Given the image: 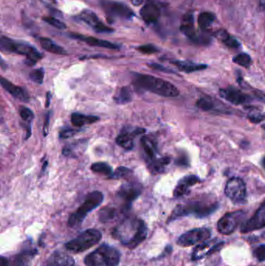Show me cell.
Returning a JSON list of instances; mask_svg holds the SVG:
<instances>
[{
	"label": "cell",
	"instance_id": "17",
	"mask_svg": "<svg viewBox=\"0 0 265 266\" xmlns=\"http://www.w3.org/2000/svg\"><path fill=\"white\" fill-rule=\"evenodd\" d=\"M145 132V129L142 128H137L132 131H125L117 136L116 142L124 149L130 151L134 146V139L139 135L143 134Z\"/></svg>",
	"mask_w": 265,
	"mask_h": 266
},
{
	"label": "cell",
	"instance_id": "49",
	"mask_svg": "<svg viewBox=\"0 0 265 266\" xmlns=\"http://www.w3.org/2000/svg\"><path fill=\"white\" fill-rule=\"evenodd\" d=\"M51 92H48L47 93V96H46V101H45V107L46 108H48L50 106V104H51Z\"/></svg>",
	"mask_w": 265,
	"mask_h": 266
},
{
	"label": "cell",
	"instance_id": "36",
	"mask_svg": "<svg viewBox=\"0 0 265 266\" xmlns=\"http://www.w3.org/2000/svg\"><path fill=\"white\" fill-rule=\"evenodd\" d=\"M232 62L235 64L239 65V66L245 67V68H249L250 65L252 63V60L250 58V55L246 53H241L237 56L232 58Z\"/></svg>",
	"mask_w": 265,
	"mask_h": 266
},
{
	"label": "cell",
	"instance_id": "12",
	"mask_svg": "<svg viewBox=\"0 0 265 266\" xmlns=\"http://www.w3.org/2000/svg\"><path fill=\"white\" fill-rule=\"evenodd\" d=\"M265 227V202L260 205L258 210L250 220L243 223L241 233H247Z\"/></svg>",
	"mask_w": 265,
	"mask_h": 266
},
{
	"label": "cell",
	"instance_id": "6",
	"mask_svg": "<svg viewBox=\"0 0 265 266\" xmlns=\"http://www.w3.org/2000/svg\"><path fill=\"white\" fill-rule=\"evenodd\" d=\"M104 201V195L99 191H94L86 197L84 202L79 207L75 213H73L68 220L69 227H76L82 224L88 214L99 206Z\"/></svg>",
	"mask_w": 265,
	"mask_h": 266
},
{
	"label": "cell",
	"instance_id": "35",
	"mask_svg": "<svg viewBox=\"0 0 265 266\" xmlns=\"http://www.w3.org/2000/svg\"><path fill=\"white\" fill-rule=\"evenodd\" d=\"M117 215V212L112 207H104L99 212V220L103 223L111 221Z\"/></svg>",
	"mask_w": 265,
	"mask_h": 266
},
{
	"label": "cell",
	"instance_id": "3",
	"mask_svg": "<svg viewBox=\"0 0 265 266\" xmlns=\"http://www.w3.org/2000/svg\"><path fill=\"white\" fill-rule=\"evenodd\" d=\"M219 208V203L216 201L202 199V200L190 201L185 204L178 205L173 210L167 223L173 221L180 217L193 215L198 218H204L211 215Z\"/></svg>",
	"mask_w": 265,
	"mask_h": 266
},
{
	"label": "cell",
	"instance_id": "7",
	"mask_svg": "<svg viewBox=\"0 0 265 266\" xmlns=\"http://www.w3.org/2000/svg\"><path fill=\"white\" fill-rule=\"evenodd\" d=\"M102 238V233L97 229H88L65 245L66 250L72 253L83 252L97 245Z\"/></svg>",
	"mask_w": 265,
	"mask_h": 266
},
{
	"label": "cell",
	"instance_id": "23",
	"mask_svg": "<svg viewBox=\"0 0 265 266\" xmlns=\"http://www.w3.org/2000/svg\"><path fill=\"white\" fill-rule=\"evenodd\" d=\"M181 31L185 36L194 42H200L199 37L197 36L194 29V17L191 13H188L182 19Z\"/></svg>",
	"mask_w": 265,
	"mask_h": 266
},
{
	"label": "cell",
	"instance_id": "22",
	"mask_svg": "<svg viewBox=\"0 0 265 266\" xmlns=\"http://www.w3.org/2000/svg\"><path fill=\"white\" fill-rule=\"evenodd\" d=\"M47 266H75V260L63 251H55L47 261Z\"/></svg>",
	"mask_w": 265,
	"mask_h": 266
},
{
	"label": "cell",
	"instance_id": "20",
	"mask_svg": "<svg viewBox=\"0 0 265 266\" xmlns=\"http://www.w3.org/2000/svg\"><path fill=\"white\" fill-rule=\"evenodd\" d=\"M141 17L148 24L155 23L160 17V9L156 3L148 0L140 11Z\"/></svg>",
	"mask_w": 265,
	"mask_h": 266
},
{
	"label": "cell",
	"instance_id": "47",
	"mask_svg": "<svg viewBox=\"0 0 265 266\" xmlns=\"http://www.w3.org/2000/svg\"><path fill=\"white\" fill-rule=\"evenodd\" d=\"M49 123H50V112L47 113L45 115V124L43 127V135L45 137H46L48 134V130H49Z\"/></svg>",
	"mask_w": 265,
	"mask_h": 266
},
{
	"label": "cell",
	"instance_id": "14",
	"mask_svg": "<svg viewBox=\"0 0 265 266\" xmlns=\"http://www.w3.org/2000/svg\"><path fill=\"white\" fill-rule=\"evenodd\" d=\"M79 20L89 25L97 33H112L114 29L110 28V26L104 25L98 19L94 12L89 10H85L79 14Z\"/></svg>",
	"mask_w": 265,
	"mask_h": 266
},
{
	"label": "cell",
	"instance_id": "18",
	"mask_svg": "<svg viewBox=\"0 0 265 266\" xmlns=\"http://www.w3.org/2000/svg\"><path fill=\"white\" fill-rule=\"evenodd\" d=\"M69 37L74 39L79 40L81 42H85L91 46L101 47V48H109V49H119V45L112 43V42L105 41V40L98 39L91 36H86V35H79V34L70 33Z\"/></svg>",
	"mask_w": 265,
	"mask_h": 266
},
{
	"label": "cell",
	"instance_id": "45",
	"mask_svg": "<svg viewBox=\"0 0 265 266\" xmlns=\"http://www.w3.org/2000/svg\"><path fill=\"white\" fill-rule=\"evenodd\" d=\"M79 130H76V129H65L60 132V139H69V138L73 137L75 135L79 132Z\"/></svg>",
	"mask_w": 265,
	"mask_h": 266
},
{
	"label": "cell",
	"instance_id": "30",
	"mask_svg": "<svg viewBox=\"0 0 265 266\" xmlns=\"http://www.w3.org/2000/svg\"><path fill=\"white\" fill-rule=\"evenodd\" d=\"M170 162V157H162V158L155 159L150 162V171L154 174L162 173Z\"/></svg>",
	"mask_w": 265,
	"mask_h": 266
},
{
	"label": "cell",
	"instance_id": "53",
	"mask_svg": "<svg viewBox=\"0 0 265 266\" xmlns=\"http://www.w3.org/2000/svg\"><path fill=\"white\" fill-rule=\"evenodd\" d=\"M47 166H48V161H45V162L44 163L43 167H42V172L45 171V168H46Z\"/></svg>",
	"mask_w": 265,
	"mask_h": 266
},
{
	"label": "cell",
	"instance_id": "15",
	"mask_svg": "<svg viewBox=\"0 0 265 266\" xmlns=\"http://www.w3.org/2000/svg\"><path fill=\"white\" fill-rule=\"evenodd\" d=\"M141 188L136 184L127 183L122 185L119 191V196L125 202V210H129L132 202L141 195Z\"/></svg>",
	"mask_w": 265,
	"mask_h": 266
},
{
	"label": "cell",
	"instance_id": "50",
	"mask_svg": "<svg viewBox=\"0 0 265 266\" xmlns=\"http://www.w3.org/2000/svg\"><path fill=\"white\" fill-rule=\"evenodd\" d=\"M130 1L132 5L135 6V7L142 5L144 2V0H130Z\"/></svg>",
	"mask_w": 265,
	"mask_h": 266
},
{
	"label": "cell",
	"instance_id": "48",
	"mask_svg": "<svg viewBox=\"0 0 265 266\" xmlns=\"http://www.w3.org/2000/svg\"><path fill=\"white\" fill-rule=\"evenodd\" d=\"M185 160H188V159L185 157H179L178 161H176V164H178V165H187L188 162H187V161H185Z\"/></svg>",
	"mask_w": 265,
	"mask_h": 266
},
{
	"label": "cell",
	"instance_id": "37",
	"mask_svg": "<svg viewBox=\"0 0 265 266\" xmlns=\"http://www.w3.org/2000/svg\"><path fill=\"white\" fill-rule=\"evenodd\" d=\"M197 106L200 109L205 111H212V110H214L215 108H216L214 101L211 98H207V97L200 98L197 101Z\"/></svg>",
	"mask_w": 265,
	"mask_h": 266
},
{
	"label": "cell",
	"instance_id": "46",
	"mask_svg": "<svg viewBox=\"0 0 265 266\" xmlns=\"http://www.w3.org/2000/svg\"><path fill=\"white\" fill-rule=\"evenodd\" d=\"M148 66L150 67V68L153 69V70H159V71L164 72V73H174V72L172 71V70L166 68V67L162 66V65L157 64V63H150V64H148Z\"/></svg>",
	"mask_w": 265,
	"mask_h": 266
},
{
	"label": "cell",
	"instance_id": "19",
	"mask_svg": "<svg viewBox=\"0 0 265 266\" xmlns=\"http://www.w3.org/2000/svg\"><path fill=\"white\" fill-rule=\"evenodd\" d=\"M201 182L199 178L196 175H188L181 179L173 190V196L181 198L189 192L190 189L196 184Z\"/></svg>",
	"mask_w": 265,
	"mask_h": 266
},
{
	"label": "cell",
	"instance_id": "27",
	"mask_svg": "<svg viewBox=\"0 0 265 266\" xmlns=\"http://www.w3.org/2000/svg\"><path fill=\"white\" fill-rule=\"evenodd\" d=\"M99 117L94 115H85L80 113H73L71 115L72 124L76 127H82L86 125L93 124L99 121Z\"/></svg>",
	"mask_w": 265,
	"mask_h": 266
},
{
	"label": "cell",
	"instance_id": "11",
	"mask_svg": "<svg viewBox=\"0 0 265 266\" xmlns=\"http://www.w3.org/2000/svg\"><path fill=\"white\" fill-rule=\"evenodd\" d=\"M211 237V230L203 227V228L194 229L189 230L180 237L178 240V245L184 248L193 246L198 242H204Z\"/></svg>",
	"mask_w": 265,
	"mask_h": 266
},
{
	"label": "cell",
	"instance_id": "1",
	"mask_svg": "<svg viewBox=\"0 0 265 266\" xmlns=\"http://www.w3.org/2000/svg\"><path fill=\"white\" fill-rule=\"evenodd\" d=\"M148 234L146 225L142 220H133L121 224L113 232V237L122 245L134 249L146 239Z\"/></svg>",
	"mask_w": 265,
	"mask_h": 266
},
{
	"label": "cell",
	"instance_id": "25",
	"mask_svg": "<svg viewBox=\"0 0 265 266\" xmlns=\"http://www.w3.org/2000/svg\"><path fill=\"white\" fill-rule=\"evenodd\" d=\"M171 63L176 66L181 71L185 72V73H187L205 70L208 67L207 65L198 64V63H194L189 61L175 60V61H171Z\"/></svg>",
	"mask_w": 265,
	"mask_h": 266
},
{
	"label": "cell",
	"instance_id": "21",
	"mask_svg": "<svg viewBox=\"0 0 265 266\" xmlns=\"http://www.w3.org/2000/svg\"><path fill=\"white\" fill-rule=\"evenodd\" d=\"M0 82H1L3 87L13 98H17V99L20 100L23 102H28L30 97H29L28 93L26 92V90L17 86V85L13 84L11 82L9 81L8 79H5L4 77H1Z\"/></svg>",
	"mask_w": 265,
	"mask_h": 266
},
{
	"label": "cell",
	"instance_id": "26",
	"mask_svg": "<svg viewBox=\"0 0 265 266\" xmlns=\"http://www.w3.org/2000/svg\"><path fill=\"white\" fill-rule=\"evenodd\" d=\"M36 254V250L23 251L13 257L11 261H9V266H29L31 259Z\"/></svg>",
	"mask_w": 265,
	"mask_h": 266
},
{
	"label": "cell",
	"instance_id": "9",
	"mask_svg": "<svg viewBox=\"0 0 265 266\" xmlns=\"http://www.w3.org/2000/svg\"><path fill=\"white\" fill-rule=\"evenodd\" d=\"M225 194L233 203H244L247 198V188L244 181L239 178L229 179L225 188Z\"/></svg>",
	"mask_w": 265,
	"mask_h": 266
},
{
	"label": "cell",
	"instance_id": "33",
	"mask_svg": "<svg viewBox=\"0 0 265 266\" xmlns=\"http://www.w3.org/2000/svg\"><path fill=\"white\" fill-rule=\"evenodd\" d=\"M91 170L97 174H103L105 176H111L113 174L112 167L108 164L104 162L94 163L91 165Z\"/></svg>",
	"mask_w": 265,
	"mask_h": 266
},
{
	"label": "cell",
	"instance_id": "8",
	"mask_svg": "<svg viewBox=\"0 0 265 266\" xmlns=\"http://www.w3.org/2000/svg\"><path fill=\"white\" fill-rule=\"evenodd\" d=\"M101 8L110 18L131 20L135 16L133 10L126 4L114 0H100Z\"/></svg>",
	"mask_w": 265,
	"mask_h": 266
},
{
	"label": "cell",
	"instance_id": "16",
	"mask_svg": "<svg viewBox=\"0 0 265 266\" xmlns=\"http://www.w3.org/2000/svg\"><path fill=\"white\" fill-rule=\"evenodd\" d=\"M223 245H224V242H219V243H215L214 242H203L202 244L198 245L193 250L191 260L198 261V260L201 259L207 255L214 253L216 251L220 249Z\"/></svg>",
	"mask_w": 265,
	"mask_h": 266
},
{
	"label": "cell",
	"instance_id": "2",
	"mask_svg": "<svg viewBox=\"0 0 265 266\" xmlns=\"http://www.w3.org/2000/svg\"><path fill=\"white\" fill-rule=\"evenodd\" d=\"M134 84L138 89L150 91L166 98H176L180 95V91L174 85L164 79L150 75L137 73L134 78Z\"/></svg>",
	"mask_w": 265,
	"mask_h": 266
},
{
	"label": "cell",
	"instance_id": "28",
	"mask_svg": "<svg viewBox=\"0 0 265 266\" xmlns=\"http://www.w3.org/2000/svg\"><path fill=\"white\" fill-rule=\"evenodd\" d=\"M142 144L150 162L157 159V145L156 141L150 136H145L142 137Z\"/></svg>",
	"mask_w": 265,
	"mask_h": 266
},
{
	"label": "cell",
	"instance_id": "43",
	"mask_svg": "<svg viewBox=\"0 0 265 266\" xmlns=\"http://www.w3.org/2000/svg\"><path fill=\"white\" fill-rule=\"evenodd\" d=\"M138 51H140L141 53H143L145 55H151L154 53L158 52L159 49L157 47L153 45H144L137 48Z\"/></svg>",
	"mask_w": 265,
	"mask_h": 266
},
{
	"label": "cell",
	"instance_id": "39",
	"mask_svg": "<svg viewBox=\"0 0 265 266\" xmlns=\"http://www.w3.org/2000/svg\"><path fill=\"white\" fill-rule=\"evenodd\" d=\"M19 113H20V116L21 117V119H23V121L26 122V123H32L33 121L34 117H35L33 111L29 109L28 108L24 107V106H20Z\"/></svg>",
	"mask_w": 265,
	"mask_h": 266
},
{
	"label": "cell",
	"instance_id": "5",
	"mask_svg": "<svg viewBox=\"0 0 265 266\" xmlns=\"http://www.w3.org/2000/svg\"><path fill=\"white\" fill-rule=\"evenodd\" d=\"M0 45L3 51L16 53L19 55L26 56V64L34 66L42 58V55L30 44L26 42H17L10 39L8 37L2 36L0 41Z\"/></svg>",
	"mask_w": 265,
	"mask_h": 266
},
{
	"label": "cell",
	"instance_id": "24",
	"mask_svg": "<svg viewBox=\"0 0 265 266\" xmlns=\"http://www.w3.org/2000/svg\"><path fill=\"white\" fill-rule=\"evenodd\" d=\"M87 141L86 139L76 141L72 143L68 144L63 148V155L66 157H75L81 153H83L86 150Z\"/></svg>",
	"mask_w": 265,
	"mask_h": 266
},
{
	"label": "cell",
	"instance_id": "13",
	"mask_svg": "<svg viewBox=\"0 0 265 266\" xmlns=\"http://www.w3.org/2000/svg\"><path fill=\"white\" fill-rule=\"evenodd\" d=\"M219 95L221 98L234 105H241L248 103L251 100L249 95L234 86H229L219 90Z\"/></svg>",
	"mask_w": 265,
	"mask_h": 266
},
{
	"label": "cell",
	"instance_id": "44",
	"mask_svg": "<svg viewBox=\"0 0 265 266\" xmlns=\"http://www.w3.org/2000/svg\"><path fill=\"white\" fill-rule=\"evenodd\" d=\"M254 256L259 261H265V245H260L254 249Z\"/></svg>",
	"mask_w": 265,
	"mask_h": 266
},
{
	"label": "cell",
	"instance_id": "52",
	"mask_svg": "<svg viewBox=\"0 0 265 266\" xmlns=\"http://www.w3.org/2000/svg\"><path fill=\"white\" fill-rule=\"evenodd\" d=\"M259 5L261 10H265V0H259Z\"/></svg>",
	"mask_w": 265,
	"mask_h": 266
},
{
	"label": "cell",
	"instance_id": "32",
	"mask_svg": "<svg viewBox=\"0 0 265 266\" xmlns=\"http://www.w3.org/2000/svg\"><path fill=\"white\" fill-rule=\"evenodd\" d=\"M215 20H216V17L213 13L204 12L198 16V26L201 30L207 31L212 26Z\"/></svg>",
	"mask_w": 265,
	"mask_h": 266
},
{
	"label": "cell",
	"instance_id": "34",
	"mask_svg": "<svg viewBox=\"0 0 265 266\" xmlns=\"http://www.w3.org/2000/svg\"><path fill=\"white\" fill-rule=\"evenodd\" d=\"M132 99V91L128 86H125L119 90L117 95L114 97V100L117 104H126V103L130 102Z\"/></svg>",
	"mask_w": 265,
	"mask_h": 266
},
{
	"label": "cell",
	"instance_id": "4",
	"mask_svg": "<svg viewBox=\"0 0 265 266\" xmlns=\"http://www.w3.org/2000/svg\"><path fill=\"white\" fill-rule=\"evenodd\" d=\"M121 255L114 247L102 245L86 256V266H119Z\"/></svg>",
	"mask_w": 265,
	"mask_h": 266
},
{
	"label": "cell",
	"instance_id": "31",
	"mask_svg": "<svg viewBox=\"0 0 265 266\" xmlns=\"http://www.w3.org/2000/svg\"><path fill=\"white\" fill-rule=\"evenodd\" d=\"M216 37L223 42L224 45L226 46L229 47L231 48H238L241 46V43H240L235 38L231 36L226 31L220 30L216 33Z\"/></svg>",
	"mask_w": 265,
	"mask_h": 266
},
{
	"label": "cell",
	"instance_id": "40",
	"mask_svg": "<svg viewBox=\"0 0 265 266\" xmlns=\"http://www.w3.org/2000/svg\"><path fill=\"white\" fill-rule=\"evenodd\" d=\"M247 119L250 120L251 123H258L263 121L265 119V115L262 114L260 111L257 109L250 110V112L248 113Z\"/></svg>",
	"mask_w": 265,
	"mask_h": 266
},
{
	"label": "cell",
	"instance_id": "42",
	"mask_svg": "<svg viewBox=\"0 0 265 266\" xmlns=\"http://www.w3.org/2000/svg\"><path fill=\"white\" fill-rule=\"evenodd\" d=\"M44 21L48 23V24L51 25L55 28L60 29V30H64L66 28V25L58 19L54 18L52 17H45L43 18Z\"/></svg>",
	"mask_w": 265,
	"mask_h": 266
},
{
	"label": "cell",
	"instance_id": "29",
	"mask_svg": "<svg viewBox=\"0 0 265 266\" xmlns=\"http://www.w3.org/2000/svg\"><path fill=\"white\" fill-rule=\"evenodd\" d=\"M40 45L45 51L48 52L53 53L55 55H66V50L63 47L60 46L57 44L54 43L53 41H51L49 38H39Z\"/></svg>",
	"mask_w": 265,
	"mask_h": 266
},
{
	"label": "cell",
	"instance_id": "54",
	"mask_svg": "<svg viewBox=\"0 0 265 266\" xmlns=\"http://www.w3.org/2000/svg\"><path fill=\"white\" fill-rule=\"evenodd\" d=\"M261 164L262 166H263V168H265V157L262 159Z\"/></svg>",
	"mask_w": 265,
	"mask_h": 266
},
{
	"label": "cell",
	"instance_id": "51",
	"mask_svg": "<svg viewBox=\"0 0 265 266\" xmlns=\"http://www.w3.org/2000/svg\"><path fill=\"white\" fill-rule=\"evenodd\" d=\"M0 266H9V261L5 258V257H1Z\"/></svg>",
	"mask_w": 265,
	"mask_h": 266
},
{
	"label": "cell",
	"instance_id": "10",
	"mask_svg": "<svg viewBox=\"0 0 265 266\" xmlns=\"http://www.w3.org/2000/svg\"><path fill=\"white\" fill-rule=\"evenodd\" d=\"M244 217L245 213L241 210L225 214L218 222V230L222 234H231L237 230Z\"/></svg>",
	"mask_w": 265,
	"mask_h": 266
},
{
	"label": "cell",
	"instance_id": "55",
	"mask_svg": "<svg viewBox=\"0 0 265 266\" xmlns=\"http://www.w3.org/2000/svg\"><path fill=\"white\" fill-rule=\"evenodd\" d=\"M262 129H263V131H264V132H265V124L263 125V126H262Z\"/></svg>",
	"mask_w": 265,
	"mask_h": 266
},
{
	"label": "cell",
	"instance_id": "38",
	"mask_svg": "<svg viewBox=\"0 0 265 266\" xmlns=\"http://www.w3.org/2000/svg\"><path fill=\"white\" fill-rule=\"evenodd\" d=\"M44 76H45V70L44 69L40 68L34 70L30 73V78L32 81L38 84H42L44 81Z\"/></svg>",
	"mask_w": 265,
	"mask_h": 266
},
{
	"label": "cell",
	"instance_id": "41",
	"mask_svg": "<svg viewBox=\"0 0 265 266\" xmlns=\"http://www.w3.org/2000/svg\"><path fill=\"white\" fill-rule=\"evenodd\" d=\"M132 173V170L125 167H119L116 169L115 171L113 172L112 175L110 176V179H121L127 177L128 175Z\"/></svg>",
	"mask_w": 265,
	"mask_h": 266
}]
</instances>
